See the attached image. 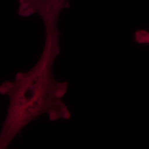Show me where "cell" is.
<instances>
[{"label":"cell","instance_id":"obj_1","mask_svg":"<svg viewBox=\"0 0 149 149\" xmlns=\"http://www.w3.org/2000/svg\"><path fill=\"white\" fill-rule=\"evenodd\" d=\"M67 0H22L24 17L37 13L45 26V44L40 58L27 72H19L13 81L0 85V95L8 98L7 114L0 130V149H8L29 123L46 114L51 121L68 120L70 113L62 101L68 84L57 81L53 66L60 49L58 18Z\"/></svg>","mask_w":149,"mask_h":149},{"label":"cell","instance_id":"obj_2","mask_svg":"<svg viewBox=\"0 0 149 149\" xmlns=\"http://www.w3.org/2000/svg\"><path fill=\"white\" fill-rule=\"evenodd\" d=\"M135 40L141 44L149 45V31L145 30H139L135 33Z\"/></svg>","mask_w":149,"mask_h":149}]
</instances>
